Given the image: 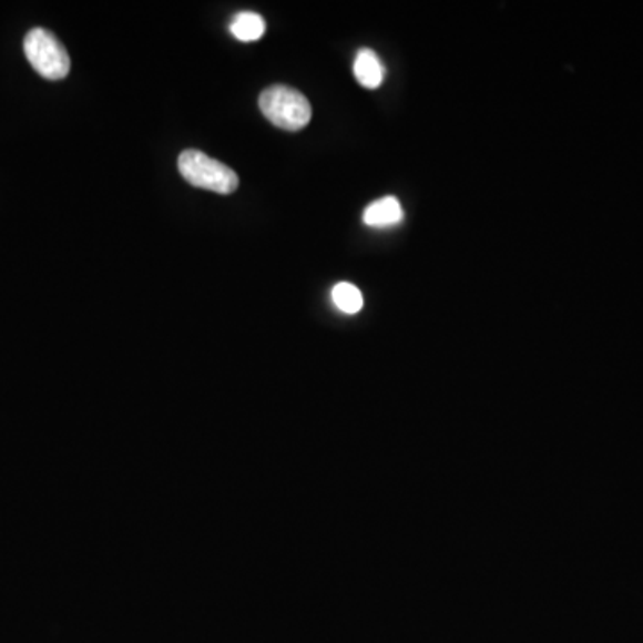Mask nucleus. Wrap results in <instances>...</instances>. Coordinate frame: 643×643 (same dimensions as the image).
Returning a JSON list of instances; mask_svg holds the SVG:
<instances>
[{
	"mask_svg": "<svg viewBox=\"0 0 643 643\" xmlns=\"http://www.w3.org/2000/svg\"><path fill=\"white\" fill-rule=\"evenodd\" d=\"M259 110L268 122L289 133L300 131L312 120V104L308 99L294 88L283 84L263 90L259 95Z\"/></svg>",
	"mask_w": 643,
	"mask_h": 643,
	"instance_id": "1",
	"label": "nucleus"
},
{
	"mask_svg": "<svg viewBox=\"0 0 643 643\" xmlns=\"http://www.w3.org/2000/svg\"><path fill=\"white\" fill-rule=\"evenodd\" d=\"M181 175L186 183L218 195H229L238 188V175L221 161L213 160L201 151H184L177 161Z\"/></svg>",
	"mask_w": 643,
	"mask_h": 643,
	"instance_id": "2",
	"label": "nucleus"
},
{
	"mask_svg": "<svg viewBox=\"0 0 643 643\" xmlns=\"http://www.w3.org/2000/svg\"><path fill=\"white\" fill-rule=\"evenodd\" d=\"M23 52L32 69L49 81H61L70 74L69 52L47 29H31L23 40Z\"/></svg>",
	"mask_w": 643,
	"mask_h": 643,
	"instance_id": "3",
	"label": "nucleus"
},
{
	"mask_svg": "<svg viewBox=\"0 0 643 643\" xmlns=\"http://www.w3.org/2000/svg\"><path fill=\"white\" fill-rule=\"evenodd\" d=\"M354 78L367 90H376L385 81V67L370 49H361L354 60Z\"/></svg>",
	"mask_w": 643,
	"mask_h": 643,
	"instance_id": "4",
	"label": "nucleus"
},
{
	"mask_svg": "<svg viewBox=\"0 0 643 643\" xmlns=\"http://www.w3.org/2000/svg\"><path fill=\"white\" fill-rule=\"evenodd\" d=\"M405 218V212L396 197H382L368 204L364 213V222L368 227H391Z\"/></svg>",
	"mask_w": 643,
	"mask_h": 643,
	"instance_id": "5",
	"label": "nucleus"
},
{
	"mask_svg": "<svg viewBox=\"0 0 643 643\" xmlns=\"http://www.w3.org/2000/svg\"><path fill=\"white\" fill-rule=\"evenodd\" d=\"M233 37L239 42H256L265 34V20L262 14L254 13V11H242L236 14L235 19L231 20L229 25Z\"/></svg>",
	"mask_w": 643,
	"mask_h": 643,
	"instance_id": "6",
	"label": "nucleus"
},
{
	"mask_svg": "<svg viewBox=\"0 0 643 643\" xmlns=\"http://www.w3.org/2000/svg\"><path fill=\"white\" fill-rule=\"evenodd\" d=\"M333 303L340 312L354 313L361 312L364 308V295L356 286L350 283H338L331 292Z\"/></svg>",
	"mask_w": 643,
	"mask_h": 643,
	"instance_id": "7",
	"label": "nucleus"
}]
</instances>
